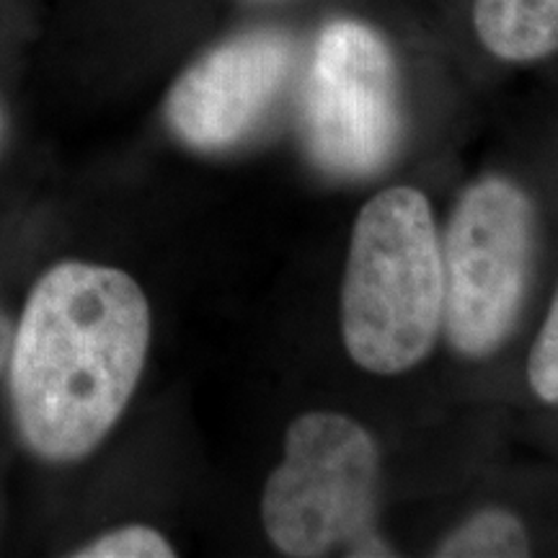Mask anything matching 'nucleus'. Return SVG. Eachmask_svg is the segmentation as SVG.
Here are the masks:
<instances>
[{
  "label": "nucleus",
  "instance_id": "423d86ee",
  "mask_svg": "<svg viewBox=\"0 0 558 558\" xmlns=\"http://www.w3.org/2000/svg\"><path fill=\"white\" fill-rule=\"evenodd\" d=\"M292 41L282 32L235 34L194 60L166 99L173 135L194 150L218 153L264 122L292 70Z\"/></svg>",
  "mask_w": 558,
  "mask_h": 558
},
{
  "label": "nucleus",
  "instance_id": "39448f33",
  "mask_svg": "<svg viewBox=\"0 0 558 558\" xmlns=\"http://www.w3.org/2000/svg\"><path fill=\"white\" fill-rule=\"evenodd\" d=\"M303 137L324 171L369 177L401 137L396 58L373 26L337 19L318 34L303 86Z\"/></svg>",
  "mask_w": 558,
  "mask_h": 558
},
{
  "label": "nucleus",
  "instance_id": "7ed1b4c3",
  "mask_svg": "<svg viewBox=\"0 0 558 558\" xmlns=\"http://www.w3.org/2000/svg\"><path fill=\"white\" fill-rule=\"evenodd\" d=\"M284 450L262 494V525L290 558L396 556L378 527L380 448L337 411L292 418Z\"/></svg>",
  "mask_w": 558,
  "mask_h": 558
},
{
  "label": "nucleus",
  "instance_id": "20e7f679",
  "mask_svg": "<svg viewBox=\"0 0 558 558\" xmlns=\"http://www.w3.org/2000/svg\"><path fill=\"white\" fill-rule=\"evenodd\" d=\"M442 331L465 360H486L518 326L533 269L535 207L507 177H484L460 194L439 239Z\"/></svg>",
  "mask_w": 558,
  "mask_h": 558
},
{
  "label": "nucleus",
  "instance_id": "f257e3e1",
  "mask_svg": "<svg viewBox=\"0 0 558 558\" xmlns=\"http://www.w3.org/2000/svg\"><path fill=\"white\" fill-rule=\"evenodd\" d=\"M150 347V305L128 271L65 262L29 295L11 344L21 437L54 463L86 458L114 429Z\"/></svg>",
  "mask_w": 558,
  "mask_h": 558
},
{
  "label": "nucleus",
  "instance_id": "f03ea898",
  "mask_svg": "<svg viewBox=\"0 0 558 558\" xmlns=\"http://www.w3.org/2000/svg\"><path fill=\"white\" fill-rule=\"evenodd\" d=\"M445 279L435 213L411 186H390L360 209L341 282V339L373 375L422 365L442 331Z\"/></svg>",
  "mask_w": 558,
  "mask_h": 558
},
{
  "label": "nucleus",
  "instance_id": "0eeeda50",
  "mask_svg": "<svg viewBox=\"0 0 558 558\" xmlns=\"http://www.w3.org/2000/svg\"><path fill=\"white\" fill-rule=\"evenodd\" d=\"M481 45L507 62H535L558 52V0H476Z\"/></svg>",
  "mask_w": 558,
  "mask_h": 558
},
{
  "label": "nucleus",
  "instance_id": "1a4fd4ad",
  "mask_svg": "<svg viewBox=\"0 0 558 558\" xmlns=\"http://www.w3.org/2000/svg\"><path fill=\"white\" fill-rule=\"evenodd\" d=\"M73 556L78 558H171L177 550L158 530L145 525H128L101 538L86 543V546L75 550Z\"/></svg>",
  "mask_w": 558,
  "mask_h": 558
},
{
  "label": "nucleus",
  "instance_id": "9b49d317",
  "mask_svg": "<svg viewBox=\"0 0 558 558\" xmlns=\"http://www.w3.org/2000/svg\"><path fill=\"white\" fill-rule=\"evenodd\" d=\"M11 344H13V329H11L9 318H5L3 313H0V369L9 365Z\"/></svg>",
  "mask_w": 558,
  "mask_h": 558
},
{
  "label": "nucleus",
  "instance_id": "9d476101",
  "mask_svg": "<svg viewBox=\"0 0 558 558\" xmlns=\"http://www.w3.org/2000/svg\"><path fill=\"white\" fill-rule=\"evenodd\" d=\"M527 383L548 407H558V290L527 357Z\"/></svg>",
  "mask_w": 558,
  "mask_h": 558
},
{
  "label": "nucleus",
  "instance_id": "6e6552de",
  "mask_svg": "<svg viewBox=\"0 0 558 558\" xmlns=\"http://www.w3.org/2000/svg\"><path fill=\"white\" fill-rule=\"evenodd\" d=\"M439 558H522L530 556V535L518 514L484 507L465 518L437 543Z\"/></svg>",
  "mask_w": 558,
  "mask_h": 558
}]
</instances>
